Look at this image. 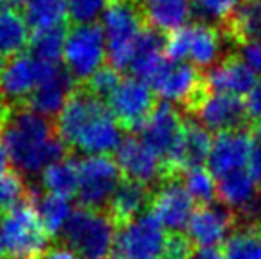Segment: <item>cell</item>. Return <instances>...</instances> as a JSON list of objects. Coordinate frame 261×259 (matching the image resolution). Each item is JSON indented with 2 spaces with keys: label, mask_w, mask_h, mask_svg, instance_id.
Wrapping results in <instances>:
<instances>
[{
  "label": "cell",
  "mask_w": 261,
  "mask_h": 259,
  "mask_svg": "<svg viewBox=\"0 0 261 259\" xmlns=\"http://www.w3.org/2000/svg\"><path fill=\"white\" fill-rule=\"evenodd\" d=\"M0 140L11 165L21 176H36L50 163L71 156V149L57 133L55 121L25 105L4 107L0 118Z\"/></svg>",
  "instance_id": "6da1fadb"
},
{
  "label": "cell",
  "mask_w": 261,
  "mask_h": 259,
  "mask_svg": "<svg viewBox=\"0 0 261 259\" xmlns=\"http://www.w3.org/2000/svg\"><path fill=\"white\" fill-rule=\"evenodd\" d=\"M119 227L107 210L79 206L61 233V243L80 259H112Z\"/></svg>",
  "instance_id": "7a4b0ae2"
},
{
  "label": "cell",
  "mask_w": 261,
  "mask_h": 259,
  "mask_svg": "<svg viewBox=\"0 0 261 259\" xmlns=\"http://www.w3.org/2000/svg\"><path fill=\"white\" fill-rule=\"evenodd\" d=\"M0 242L11 259H41L52 247V238L27 197L2 213Z\"/></svg>",
  "instance_id": "3957f363"
},
{
  "label": "cell",
  "mask_w": 261,
  "mask_h": 259,
  "mask_svg": "<svg viewBox=\"0 0 261 259\" xmlns=\"http://www.w3.org/2000/svg\"><path fill=\"white\" fill-rule=\"evenodd\" d=\"M146 20L139 0H112L107 7L100 27L107 43V61L116 69H128L132 53L141 34L146 31Z\"/></svg>",
  "instance_id": "277c9868"
},
{
  "label": "cell",
  "mask_w": 261,
  "mask_h": 259,
  "mask_svg": "<svg viewBox=\"0 0 261 259\" xmlns=\"http://www.w3.org/2000/svg\"><path fill=\"white\" fill-rule=\"evenodd\" d=\"M160 100L179 105L183 116L194 118L212 94L204 71L189 63L165 61L149 82Z\"/></svg>",
  "instance_id": "5b68a950"
},
{
  "label": "cell",
  "mask_w": 261,
  "mask_h": 259,
  "mask_svg": "<svg viewBox=\"0 0 261 259\" xmlns=\"http://www.w3.org/2000/svg\"><path fill=\"white\" fill-rule=\"evenodd\" d=\"M105 61L107 43L100 23L75 25L66 32L62 63L75 82H86L94 71L105 66Z\"/></svg>",
  "instance_id": "8992f818"
},
{
  "label": "cell",
  "mask_w": 261,
  "mask_h": 259,
  "mask_svg": "<svg viewBox=\"0 0 261 259\" xmlns=\"http://www.w3.org/2000/svg\"><path fill=\"white\" fill-rule=\"evenodd\" d=\"M80 183L76 199L79 206L107 210L110 197L123 180L119 165L109 155H93L79 160Z\"/></svg>",
  "instance_id": "52a82bcc"
},
{
  "label": "cell",
  "mask_w": 261,
  "mask_h": 259,
  "mask_svg": "<svg viewBox=\"0 0 261 259\" xmlns=\"http://www.w3.org/2000/svg\"><path fill=\"white\" fill-rule=\"evenodd\" d=\"M156 103V94L151 85L135 76L121 80L119 87L107 100V107L121 130L132 135L139 133Z\"/></svg>",
  "instance_id": "ba28073f"
},
{
  "label": "cell",
  "mask_w": 261,
  "mask_h": 259,
  "mask_svg": "<svg viewBox=\"0 0 261 259\" xmlns=\"http://www.w3.org/2000/svg\"><path fill=\"white\" fill-rule=\"evenodd\" d=\"M50 66V63L38 61L31 53H20L6 61L0 73V103L6 107L27 103Z\"/></svg>",
  "instance_id": "9c48e42d"
},
{
  "label": "cell",
  "mask_w": 261,
  "mask_h": 259,
  "mask_svg": "<svg viewBox=\"0 0 261 259\" xmlns=\"http://www.w3.org/2000/svg\"><path fill=\"white\" fill-rule=\"evenodd\" d=\"M164 240V225L151 211H146L119 229L114 256L123 259H160Z\"/></svg>",
  "instance_id": "30bf717a"
},
{
  "label": "cell",
  "mask_w": 261,
  "mask_h": 259,
  "mask_svg": "<svg viewBox=\"0 0 261 259\" xmlns=\"http://www.w3.org/2000/svg\"><path fill=\"white\" fill-rule=\"evenodd\" d=\"M213 138L199 121L185 116L181 133L172 149L171 156L164 163V181L179 180L181 174L194 167H203L208 160Z\"/></svg>",
  "instance_id": "8fae6325"
},
{
  "label": "cell",
  "mask_w": 261,
  "mask_h": 259,
  "mask_svg": "<svg viewBox=\"0 0 261 259\" xmlns=\"http://www.w3.org/2000/svg\"><path fill=\"white\" fill-rule=\"evenodd\" d=\"M183 123H185L183 112L172 103L162 100L155 105L144 126L139 130L137 137L146 148L155 153L162 163H165L178 142Z\"/></svg>",
  "instance_id": "7c38bea8"
},
{
  "label": "cell",
  "mask_w": 261,
  "mask_h": 259,
  "mask_svg": "<svg viewBox=\"0 0 261 259\" xmlns=\"http://www.w3.org/2000/svg\"><path fill=\"white\" fill-rule=\"evenodd\" d=\"M240 224L237 211L219 204V206H199L194 210L189 220V236L199 249H215L224 243L227 236Z\"/></svg>",
  "instance_id": "4fadbf2b"
},
{
  "label": "cell",
  "mask_w": 261,
  "mask_h": 259,
  "mask_svg": "<svg viewBox=\"0 0 261 259\" xmlns=\"http://www.w3.org/2000/svg\"><path fill=\"white\" fill-rule=\"evenodd\" d=\"M119 165L123 178L141 181L155 188L164 181V163L148 149L137 135L126 133L121 140L114 158Z\"/></svg>",
  "instance_id": "5bb4252c"
},
{
  "label": "cell",
  "mask_w": 261,
  "mask_h": 259,
  "mask_svg": "<svg viewBox=\"0 0 261 259\" xmlns=\"http://www.w3.org/2000/svg\"><path fill=\"white\" fill-rule=\"evenodd\" d=\"M192 197L179 180H165L153 188L149 211L169 231H181L196 210Z\"/></svg>",
  "instance_id": "9a60e30c"
},
{
  "label": "cell",
  "mask_w": 261,
  "mask_h": 259,
  "mask_svg": "<svg viewBox=\"0 0 261 259\" xmlns=\"http://www.w3.org/2000/svg\"><path fill=\"white\" fill-rule=\"evenodd\" d=\"M254 135L251 126L231 131L215 133L213 144L208 155V170L213 176H224L227 172L238 170L249 162L252 153Z\"/></svg>",
  "instance_id": "2e32d148"
},
{
  "label": "cell",
  "mask_w": 261,
  "mask_h": 259,
  "mask_svg": "<svg viewBox=\"0 0 261 259\" xmlns=\"http://www.w3.org/2000/svg\"><path fill=\"white\" fill-rule=\"evenodd\" d=\"M194 118L213 133L251 126V118L247 114L245 100H242V96H234V94L212 93Z\"/></svg>",
  "instance_id": "e0dca14e"
},
{
  "label": "cell",
  "mask_w": 261,
  "mask_h": 259,
  "mask_svg": "<svg viewBox=\"0 0 261 259\" xmlns=\"http://www.w3.org/2000/svg\"><path fill=\"white\" fill-rule=\"evenodd\" d=\"M75 83V78L66 69L55 64L48 71V75L39 82L32 96L27 100V107L55 121L61 110L64 108L66 101L76 91Z\"/></svg>",
  "instance_id": "ac0fdd59"
},
{
  "label": "cell",
  "mask_w": 261,
  "mask_h": 259,
  "mask_svg": "<svg viewBox=\"0 0 261 259\" xmlns=\"http://www.w3.org/2000/svg\"><path fill=\"white\" fill-rule=\"evenodd\" d=\"M107 108V103L100 98L93 96L91 93H87L86 89H76L75 93L69 96V100L66 101L64 108L61 110V114L55 119V126H57L59 137L64 140V144L69 149L73 148L76 137L80 135V131L86 128V125L98 116L101 110Z\"/></svg>",
  "instance_id": "d6986e66"
},
{
  "label": "cell",
  "mask_w": 261,
  "mask_h": 259,
  "mask_svg": "<svg viewBox=\"0 0 261 259\" xmlns=\"http://www.w3.org/2000/svg\"><path fill=\"white\" fill-rule=\"evenodd\" d=\"M210 91L224 94H249L256 85V71L237 53H226L222 59L204 71Z\"/></svg>",
  "instance_id": "ffe728a7"
},
{
  "label": "cell",
  "mask_w": 261,
  "mask_h": 259,
  "mask_svg": "<svg viewBox=\"0 0 261 259\" xmlns=\"http://www.w3.org/2000/svg\"><path fill=\"white\" fill-rule=\"evenodd\" d=\"M124 135L126 133H123L110 108L107 107L98 116H94L86 125V128L80 131L71 151L84 153L87 156L109 155L112 151L116 153Z\"/></svg>",
  "instance_id": "44dd1931"
},
{
  "label": "cell",
  "mask_w": 261,
  "mask_h": 259,
  "mask_svg": "<svg viewBox=\"0 0 261 259\" xmlns=\"http://www.w3.org/2000/svg\"><path fill=\"white\" fill-rule=\"evenodd\" d=\"M153 188L141 181L123 178L117 185L116 192L110 197V203L107 206V211L116 222L117 227H124L130 222H134L142 213L149 211L151 204Z\"/></svg>",
  "instance_id": "7402d4cb"
},
{
  "label": "cell",
  "mask_w": 261,
  "mask_h": 259,
  "mask_svg": "<svg viewBox=\"0 0 261 259\" xmlns=\"http://www.w3.org/2000/svg\"><path fill=\"white\" fill-rule=\"evenodd\" d=\"M219 31L231 46H245L261 39V0H244L229 16L220 21Z\"/></svg>",
  "instance_id": "603a6c76"
},
{
  "label": "cell",
  "mask_w": 261,
  "mask_h": 259,
  "mask_svg": "<svg viewBox=\"0 0 261 259\" xmlns=\"http://www.w3.org/2000/svg\"><path fill=\"white\" fill-rule=\"evenodd\" d=\"M27 199L34 206L36 213H38L39 220H41L45 231L50 235V238H59L66 222L73 213L68 197L50 194V192L43 190L39 183H29Z\"/></svg>",
  "instance_id": "cb8c5ba5"
},
{
  "label": "cell",
  "mask_w": 261,
  "mask_h": 259,
  "mask_svg": "<svg viewBox=\"0 0 261 259\" xmlns=\"http://www.w3.org/2000/svg\"><path fill=\"white\" fill-rule=\"evenodd\" d=\"M149 28L160 34H171L185 27L192 18V0H139Z\"/></svg>",
  "instance_id": "d4e9b609"
},
{
  "label": "cell",
  "mask_w": 261,
  "mask_h": 259,
  "mask_svg": "<svg viewBox=\"0 0 261 259\" xmlns=\"http://www.w3.org/2000/svg\"><path fill=\"white\" fill-rule=\"evenodd\" d=\"M165 61L167 57H165L164 34L153 31V28H146L134 48L128 71H132V76L149 83Z\"/></svg>",
  "instance_id": "484cf974"
},
{
  "label": "cell",
  "mask_w": 261,
  "mask_h": 259,
  "mask_svg": "<svg viewBox=\"0 0 261 259\" xmlns=\"http://www.w3.org/2000/svg\"><path fill=\"white\" fill-rule=\"evenodd\" d=\"M189 34V59L197 68H212L219 63L224 41L219 27L206 23L187 25Z\"/></svg>",
  "instance_id": "4316f807"
},
{
  "label": "cell",
  "mask_w": 261,
  "mask_h": 259,
  "mask_svg": "<svg viewBox=\"0 0 261 259\" xmlns=\"http://www.w3.org/2000/svg\"><path fill=\"white\" fill-rule=\"evenodd\" d=\"M31 25L16 7L0 6V53L14 57L31 45Z\"/></svg>",
  "instance_id": "83f0119b"
},
{
  "label": "cell",
  "mask_w": 261,
  "mask_h": 259,
  "mask_svg": "<svg viewBox=\"0 0 261 259\" xmlns=\"http://www.w3.org/2000/svg\"><path fill=\"white\" fill-rule=\"evenodd\" d=\"M258 194V185L254 183L251 174L242 169L224 174L217 181V200L224 206L234 210L237 213L244 210L245 206H249Z\"/></svg>",
  "instance_id": "f1b7e54d"
},
{
  "label": "cell",
  "mask_w": 261,
  "mask_h": 259,
  "mask_svg": "<svg viewBox=\"0 0 261 259\" xmlns=\"http://www.w3.org/2000/svg\"><path fill=\"white\" fill-rule=\"evenodd\" d=\"M79 183H80L79 160H75L73 156L59 160L55 163H50L41 172V180H39V185L43 187V190L62 197L76 195Z\"/></svg>",
  "instance_id": "f546056e"
},
{
  "label": "cell",
  "mask_w": 261,
  "mask_h": 259,
  "mask_svg": "<svg viewBox=\"0 0 261 259\" xmlns=\"http://www.w3.org/2000/svg\"><path fill=\"white\" fill-rule=\"evenodd\" d=\"M220 252L224 259H261V222L238 224Z\"/></svg>",
  "instance_id": "4dcf8cb0"
},
{
  "label": "cell",
  "mask_w": 261,
  "mask_h": 259,
  "mask_svg": "<svg viewBox=\"0 0 261 259\" xmlns=\"http://www.w3.org/2000/svg\"><path fill=\"white\" fill-rule=\"evenodd\" d=\"M23 16L34 31L62 27L69 18L68 0H29Z\"/></svg>",
  "instance_id": "1f68e13d"
},
{
  "label": "cell",
  "mask_w": 261,
  "mask_h": 259,
  "mask_svg": "<svg viewBox=\"0 0 261 259\" xmlns=\"http://www.w3.org/2000/svg\"><path fill=\"white\" fill-rule=\"evenodd\" d=\"M66 43V31L62 27L57 28H41L34 31L31 38V55H34L38 61L50 64H59L62 61Z\"/></svg>",
  "instance_id": "d6a6232c"
},
{
  "label": "cell",
  "mask_w": 261,
  "mask_h": 259,
  "mask_svg": "<svg viewBox=\"0 0 261 259\" xmlns=\"http://www.w3.org/2000/svg\"><path fill=\"white\" fill-rule=\"evenodd\" d=\"M181 183L192 197L196 208L208 206L217 199V183L213 174L204 167H194L181 174Z\"/></svg>",
  "instance_id": "836d02e7"
},
{
  "label": "cell",
  "mask_w": 261,
  "mask_h": 259,
  "mask_svg": "<svg viewBox=\"0 0 261 259\" xmlns=\"http://www.w3.org/2000/svg\"><path fill=\"white\" fill-rule=\"evenodd\" d=\"M29 181L16 169H9L0 176V213L9 210L27 197Z\"/></svg>",
  "instance_id": "e575fe53"
},
{
  "label": "cell",
  "mask_w": 261,
  "mask_h": 259,
  "mask_svg": "<svg viewBox=\"0 0 261 259\" xmlns=\"http://www.w3.org/2000/svg\"><path fill=\"white\" fill-rule=\"evenodd\" d=\"M121 80L123 78L119 75V69H116L110 64H105L86 80V91L93 96L100 98V100H109L114 91L119 87Z\"/></svg>",
  "instance_id": "d590c367"
},
{
  "label": "cell",
  "mask_w": 261,
  "mask_h": 259,
  "mask_svg": "<svg viewBox=\"0 0 261 259\" xmlns=\"http://www.w3.org/2000/svg\"><path fill=\"white\" fill-rule=\"evenodd\" d=\"M112 0H68L69 18L76 25H98Z\"/></svg>",
  "instance_id": "8d00e7d4"
},
{
  "label": "cell",
  "mask_w": 261,
  "mask_h": 259,
  "mask_svg": "<svg viewBox=\"0 0 261 259\" xmlns=\"http://www.w3.org/2000/svg\"><path fill=\"white\" fill-rule=\"evenodd\" d=\"M196 252V245L189 235L181 231H169L165 235L160 259H190Z\"/></svg>",
  "instance_id": "74e56055"
},
{
  "label": "cell",
  "mask_w": 261,
  "mask_h": 259,
  "mask_svg": "<svg viewBox=\"0 0 261 259\" xmlns=\"http://www.w3.org/2000/svg\"><path fill=\"white\" fill-rule=\"evenodd\" d=\"M244 0H197V9L208 18L224 21Z\"/></svg>",
  "instance_id": "f35d334b"
},
{
  "label": "cell",
  "mask_w": 261,
  "mask_h": 259,
  "mask_svg": "<svg viewBox=\"0 0 261 259\" xmlns=\"http://www.w3.org/2000/svg\"><path fill=\"white\" fill-rule=\"evenodd\" d=\"M245 107H247V114L251 118V125L254 121L261 119V82H256V85L251 89V93L245 98Z\"/></svg>",
  "instance_id": "ab89813d"
},
{
  "label": "cell",
  "mask_w": 261,
  "mask_h": 259,
  "mask_svg": "<svg viewBox=\"0 0 261 259\" xmlns=\"http://www.w3.org/2000/svg\"><path fill=\"white\" fill-rule=\"evenodd\" d=\"M242 52H244V61L251 66L254 71L261 73V39L254 43H249V45L242 46Z\"/></svg>",
  "instance_id": "60d3db41"
},
{
  "label": "cell",
  "mask_w": 261,
  "mask_h": 259,
  "mask_svg": "<svg viewBox=\"0 0 261 259\" xmlns=\"http://www.w3.org/2000/svg\"><path fill=\"white\" fill-rule=\"evenodd\" d=\"M249 174L254 180V183L258 185L261 190V144L256 146L251 153V158H249Z\"/></svg>",
  "instance_id": "b9f144b4"
},
{
  "label": "cell",
  "mask_w": 261,
  "mask_h": 259,
  "mask_svg": "<svg viewBox=\"0 0 261 259\" xmlns=\"http://www.w3.org/2000/svg\"><path fill=\"white\" fill-rule=\"evenodd\" d=\"M41 259H80V257L76 256L71 249H68V247L62 245V243L59 242V243H55V245L50 247Z\"/></svg>",
  "instance_id": "7bdbcfd3"
},
{
  "label": "cell",
  "mask_w": 261,
  "mask_h": 259,
  "mask_svg": "<svg viewBox=\"0 0 261 259\" xmlns=\"http://www.w3.org/2000/svg\"><path fill=\"white\" fill-rule=\"evenodd\" d=\"M190 259H224L220 249H199L194 252V256Z\"/></svg>",
  "instance_id": "ee69618b"
},
{
  "label": "cell",
  "mask_w": 261,
  "mask_h": 259,
  "mask_svg": "<svg viewBox=\"0 0 261 259\" xmlns=\"http://www.w3.org/2000/svg\"><path fill=\"white\" fill-rule=\"evenodd\" d=\"M9 169H13V165H11V160H9V155H7L6 148H4V142L0 140V176L6 174Z\"/></svg>",
  "instance_id": "f6af8a7d"
},
{
  "label": "cell",
  "mask_w": 261,
  "mask_h": 259,
  "mask_svg": "<svg viewBox=\"0 0 261 259\" xmlns=\"http://www.w3.org/2000/svg\"><path fill=\"white\" fill-rule=\"evenodd\" d=\"M29 0H0V6L6 7H18V6H25Z\"/></svg>",
  "instance_id": "bcb514c9"
},
{
  "label": "cell",
  "mask_w": 261,
  "mask_h": 259,
  "mask_svg": "<svg viewBox=\"0 0 261 259\" xmlns=\"http://www.w3.org/2000/svg\"><path fill=\"white\" fill-rule=\"evenodd\" d=\"M251 131H252V135H254V138L258 142H261V119L259 121H254L251 125Z\"/></svg>",
  "instance_id": "7dc6e473"
},
{
  "label": "cell",
  "mask_w": 261,
  "mask_h": 259,
  "mask_svg": "<svg viewBox=\"0 0 261 259\" xmlns=\"http://www.w3.org/2000/svg\"><path fill=\"white\" fill-rule=\"evenodd\" d=\"M4 66H6V57H4L2 53H0V73H2Z\"/></svg>",
  "instance_id": "c3c4849f"
},
{
  "label": "cell",
  "mask_w": 261,
  "mask_h": 259,
  "mask_svg": "<svg viewBox=\"0 0 261 259\" xmlns=\"http://www.w3.org/2000/svg\"><path fill=\"white\" fill-rule=\"evenodd\" d=\"M0 259H6V250H4L2 242H0Z\"/></svg>",
  "instance_id": "681fc988"
},
{
  "label": "cell",
  "mask_w": 261,
  "mask_h": 259,
  "mask_svg": "<svg viewBox=\"0 0 261 259\" xmlns=\"http://www.w3.org/2000/svg\"><path fill=\"white\" fill-rule=\"evenodd\" d=\"M4 107H6V105H2V103H0V116H2V110H4Z\"/></svg>",
  "instance_id": "f907efd6"
}]
</instances>
